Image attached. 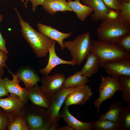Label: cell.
I'll return each instance as SVG.
<instances>
[{
    "mask_svg": "<svg viewBox=\"0 0 130 130\" xmlns=\"http://www.w3.org/2000/svg\"><path fill=\"white\" fill-rule=\"evenodd\" d=\"M21 27L22 35L32 50L37 56H46L49 52V48L55 42L42 32L34 29L28 22L25 21L16 8H14Z\"/></svg>",
    "mask_w": 130,
    "mask_h": 130,
    "instance_id": "1",
    "label": "cell"
},
{
    "mask_svg": "<svg viewBox=\"0 0 130 130\" xmlns=\"http://www.w3.org/2000/svg\"><path fill=\"white\" fill-rule=\"evenodd\" d=\"M98 38L102 41L117 44L124 35L130 33V26L117 18L107 17L97 29Z\"/></svg>",
    "mask_w": 130,
    "mask_h": 130,
    "instance_id": "2",
    "label": "cell"
},
{
    "mask_svg": "<svg viewBox=\"0 0 130 130\" xmlns=\"http://www.w3.org/2000/svg\"><path fill=\"white\" fill-rule=\"evenodd\" d=\"M90 52L99 58L100 67L104 64L122 58H130V53L116 43H108L100 40H92Z\"/></svg>",
    "mask_w": 130,
    "mask_h": 130,
    "instance_id": "3",
    "label": "cell"
},
{
    "mask_svg": "<svg viewBox=\"0 0 130 130\" xmlns=\"http://www.w3.org/2000/svg\"><path fill=\"white\" fill-rule=\"evenodd\" d=\"M23 116L29 130H49L52 122L46 109L31 104L26 105Z\"/></svg>",
    "mask_w": 130,
    "mask_h": 130,
    "instance_id": "4",
    "label": "cell"
},
{
    "mask_svg": "<svg viewBox=\"0 0 130 130\" xmlns=\"http://www.w3.org/2000/svg\"><path fill=\"white\" fill-rule=\"evenodd\" d=\"M64 44L65 48L69 51L72 60L78 65L84 60L92 46L90 34L88 32L78 35L73 41L64 42Z\"/></svg>",
    "mask_w": 130,
    "mask_h": 130,
    "instance_id": "5",
    "label": "cell"
},
{
    "mask_svg": "<svg viewBox=\"0 0 130 130\" xmlns=\"http://www.w3.org/2000/svg\"><path fill=\"white\" fill-rule=\"evenodd\" d=\"M101 82L99 85V97L94 102L95 108L99 112L100 106L103 102L111 98L115 92L120 91L119 78L109 76H104L101 75Z\"/></svg>",
    "mask_w": 130,
    "mask_h": 130,
    "instance_id": "6",
    "label": "cell"
},
{
    "mask_svg": "<svg viewBox=\"0 0 130 130\" xmlns=\"http://www.w3.org/2000/svg\"><path fill=\"white\" fill-rule=\"evenodd\" d=\"M93 92L91 88L85 84L74 87L66 96L64 102L65 106L82 105L90 99Z\"/></svg>",
    "mask_w": 130,
    "mask_h": 130,
    "instance_id": "7",
    "label": "cell"
},
{
    "mask_svg": "<svg viewBox=\"0 0 130 130\" xmlns=\"http://www.w3.org/2000/svg\"><path fill=\"white\" fill-rule=\"evenodd\" d=\"M26 105L17 95L10 93L7 97L0 98V107L13 117L23 116Z\"/></svg>",
    "mask_w": 130,
    "mask_h": 130,
    "instance_id": "8",
    "label": "cell"
},
{
    "mask_svg": "<svg viewBox=\"0 0 130 130\" xmlns=\"http://www.w3.org/2000/svg\"><path fill=\"white\" fill-rule=\"evenodd\" d=\"M102 68L108 76L118 78L123 75L130 77V58H122L105 63Z\"/></svg>",
    "mask_w": 130,
    "mask_h": 130,
    "instance_id": "9",
    "label": "cell"
},
{
    "mask_svg": "<svg viewBox=\"0 0 130 130\" xmlns=\"http://www.w3.org/2000/svg\"><path fill=\"white\" fill-rule=\"evenodd\" d=\"M65 79V75L56 73L52 76L43 75L41 79L42 85L41 87L46 94L51 98L62 87Z\"/></svg>",
    "mask_w": 130,
    "mask_h": 130,
    "instance_id": "10",
    "label": "cell"
},
{
    "mask_svg": "<svg viewBox=\"0 0 130 130\" xmlns=\"http://www.w3.org/2000/svg\"><path fill=\"white\" fill-rule=\"evenodd\" d=\"M74 87L66 88L63 86L59 91L50 98L51 104L46 110L51 116L52 122L56 119L61 118L60 115V109L66 96Z\"/></svg>",
    "mask_w": 130,
    "mask_h": 130,
    "instance_id": "11",
    "label": "cell"
},
{
    "mask_svg": "<svg viewBox=\"0 0 130 130\" xmlns=\"http://www.w3.org/2000/svg\"><path fill=\"white\" fill-rule=\"evenodd\" d=\"M8 72L12 75L13 79L11 80L8 78L4 79V85L6 90L8 92L17 95L26 105L28 104L29 99L27 90L20 85V80L9 69Z\"/></svg>",
    "mask_w": 130,
    "mask_h": 130,
    "instance_id": "12",
    "label": "cell"
},
{
    "mask_svg": "<svg viewBox=\"0 0 130 130\" xmlns=\"http://www.w3.org/2000/svg\"><path fill=\"white\" fill-rule=\"evenodd\" d=\"M27 90L29 100L31 104L46 109L49 107L51 104V98L37 84Z\"/></svg>",
    "mask_w": 130,
    "mask_h": 130,
    "instance_id": "13",
    "label": "cell"
},
{
    "mask_svg": "<svg viewBox=\"0 0 130 130\" xmlns=\"http://www.w3.org/2000/svg\"><path fill=\"white\" fill-rule=\"evenodd\" d=\"M37 25L39 32L58 42L62 50L64 51L65 48L64 40L71 36L73 31L68 33L62 32L50 26H48L40 22Z\"/></svg>",
    "mask_w": 130,
    "mask_h": 130,
    "instance_id": "14",
    "label": "cell"
},
{
    "mask_svg": "<svg viewBox=\"0 0 130 130\" xmlns=\"http://www.w3.org/2000/svg\"><path fill=\"white\" fill-rule=\"evenodd\" d=\"M83 4L93 9L94 12L91 15V20L95 21H102L107 17L109 9L102 0H80Z\"/></svg>",
    "mask_w": 130,
    "mask_h": 130,
    "instance_id": "15",
    "label": "cell"
},
{
    "mask_svg": "<svg viewBox=\"0 0 130 130\" xmlns=\"http://www.w3.org/2000/svg\"><path fill=\"white\" fill-rule=\"evenodd\" d=\"M62 118L67 124L75 130H92L93 128L92 121L83 122L77 119L70 112L68 106H65L60 112Z\"/></svg>",
    "mask_w": 130,
    "mask_h": 130,
    "instance_id": "16",
    "label": "cell"
},
{
    "mask_svg": "<svg viewBox=\"0 0 130 130\" xmlns=\"http://www.w3.org/2000/svg\"><path fill=\"white\" fill-rule=\"evenodd\" d=\"M56 42H55L49 48V58L46 66L43 68L40 69L39 72L43 75H48L52 69L56 66L61 64L69 65L74 66L76 65L72 60L66 61L59 57L57 55L55 50Z\"/></svg>",
    "mask_w": 130,
    "mask_h": 130,
    "instance_id": "17",
    "label": "cell"
},
{
    "mask_svg": "<svg viewBox=\"0 0 130 130\" xmlns=\"http://www.w3.org/2000/svg\"><path fill=\"white\" fill-rule=\"evenodd\" d=\"M24 83L26 89L33 87L40 81V78L33 69L28 67L20 69L15 74Z\"/></svg>",
    "mask_w": 130,
    "mask_h": 130,
    "instance_id": "18",
    "label": "cell"
},
{
    "mask_svg": "<svg viewBox=\"0 0 130 130\" xmlns=\"http://www.w3.org/2000/svg\"><path fill=\"white\" fill-rule=\"evenodd\" d=\"M42 6L44 10L51 15L57 12L72 11L66 0H44Z\"/></svg>",
    "mask_w": 130,
    "mask_h": 130,
    "instance_id": "19",
    "label": "cell"
},
{
    "mask_svg": "<svg viewBox=\"0 0 130 130\" xmlns=\"http://www.w3.org/2000/svg\"><path fill=\"white\" fill-rule=\"evenodd\" d=\"M86 62L80 71L81 74L87 77L96 73L100 67V63L98 56L90 52L87 55Z\"/></svg>",
    "mask_w": 130,
    "mask_h": 130,
    "instance_id": "20",
    "label": "cell"
},
{
    "mask_svg": "<svg viewBox=\"0 0 130 130\" xmlns=\"http://www.w3.org/2000/svg\"><path fill=\"white\" fill-rule=\"evenodd\" d=\"M68 2L72 11L75 13L77 18L81 21L85 20L88 16L91 15L94 12L93 9L81 3L80 0L73 1L69 0Z\"/></svg>",
    "mask_w": 130,
    "mask_h": 130,
    "instance_id": "21",
    "label": "cell"
},
{
    "mask_svg": "<svg viewBox=\"0 0 130 130\" xmlns=\"http://www.w3.org/2000/svg\"><path fill=\"white\" fill-rule=\"evenodd\" d=\"M89 81L88 77L82 75L78 71L65 78L63 86L66 88L76 87L85 85Z\"/></svg>",
    "mask_w": 130,
    "mask_h": 130,
    "instance_id": "22",
    "label": "cell"
},
{
    "mask_svg": "<svg viewBox=\"0 0 130 130\" xmlns=\"http://www.w3.org/2000/svg\"><path fill=\"white\" fill-rule=\"evenodd\" d=\"M122 108L121 102H113L110 105L109 109L105 113L99 116L98 120L106 119L117 122Z\"/></svg>",
    "mask_w": 130,
    "mask_h": 130,
    "instance_id": "23",
    "label": "cell"
},
{
    "mask_svg": "<svg viewBox=\"0 0 130 130\" xmlns=\"http://www.w3.org/2000/svg\"><path fill=\"white\" fill-rule=\"evenodd\" d=\"M117 122L118 130H130V104L123 107Z\"/></svg>",
    "mask_w": 130,
    "mask_h": 130,
    "instance_id": "24",
    "label": "cell"
},
{
    "mask_svg": "<svg viewBox=\"0 0 130 130\" xmlns=\"http://www.w3.org/2000/svg\"><path fill=\"white\" fill-rule=\"evenodd\" d=\"M122 93V98L125 102L130 104V77L121 76L119 78Z\"/></svg>",
    "mask_w": 130,
    "mask_h": 130,
    "instance_id": "25",
    "label": "cell"
},
{
    "mask_svg": "<svg viewBox=\"0 0 130 130\" xmlns=\"http://www.w3.org/2000/svg\"><path fill=\"white\" fill-rule=\"evenodd\" d=\"M117 12V18L130 26V2H126L123 0Z\"/></svg>",
    "mask_w": 130,
    "mask_h": 130,
    "instance_id": "26",
    "label": "cell"
},
{
    "mask_svg": "<svg viewBox=\"0 0 130 130\" xmlns=\"http://www.w3.org/2000/svg\"><path fill=\"white\" fill-rule=\"evenodd\" d=\"M92 124L94 130H118L117 122L106 119L93 121Z\"/></svg>",
    "mask_w": 130,
    "mask_h": 130,
    "instance_id": "27",
    "label": "cell"
},
{
    "mask_svg": "<svg viewBox=\"0 0 130 130\" xmlns=\"http://www.w3.org/2000/svg\"><path fill=\"white\" fill-rule=\"evenodd\" d=\"M6 130H29L23 116L13 117L8 125Z\"/></svg>",
    "mask_w": 130,
    "mask_h": 130,
    "instance_id": "28",
    "label": "cell"
},
{
    "mask_svg": "<svg viewBox=\"0 0 130 130\" xmlns=\"http://www.w3.org/2000/svg\"><path fill=\"white\" fill-rule=\"evenodd\" d=\"M13 117L0 107V130H6L8 125Z\"/></svg>",
    "mask_w": 130,
    "mask_h": 130,
    "instance_id": "29",
    "label": "cell"
},
{
    "mask_svg": "<svg viewBox=\"0 0 130 130\" xmlns=\"http://www.w3.org/2000/svg\"><path fill=\"white\" fill-rule=\"evenodd\" d=\"M117 44L123 48L127 51L130 52V33L123 36L119 40Z\"/></svg>",
    "mask_w": 130,
    "mask_h": 130,
    "instance_id": "30",
    "label": "cell"
},
{
    "mask_svg": "<svg viewBox=\"0 0 130 130\" xmlns=\"http://www.w3.org/2000/svg\"><path fill=\"white\" fill-rule=\"evenodd\" d=\"M109 9L118 11L122 0H102Z\"/></svg>",
    "mask_w": 130,
    "mask_h": 130,
    "instance_id": "31",
    "label": "cell"
},
{
    "mask_svg": "<svg viewBox=\"0 0 130 130\" xmlns=\"http://www.w3.org/2000/svg\"><path fill=\"white\" fill-rule=\"evenodd\" d=\"M7 54L4 51L0 50V74L3 77L5 74L3 68L6 67L8 69L6 64L8 58Z\"/></svg>",
    "mask_w": 130,
    "mask_h": 130,
    "instance_id": "32",
    "label": "cell"
},
{
    "mask_svg": "<svg viewBox=\"0 0 130 130\" xmlns=\"http://www.w3.org/2000/svg\"><path fill=\"white\" fill-rule=\"evenodd\" d=\"M3 19V16L2 14H0V25L1 21ZM0 50L2 51L7 54L9 53L6 46V41L3 38L0 32Z\"/></svg>",
    "mask_w": 130,
    "mask_h": 130,
    "instance_id": "33",
    "label": "cell"
},
{
    "mask_svg": "<svg viewBox=\"0 0 130 130\" xmlns=\"http://www.w3.org/2000/svg\"><path fill=\"white\" fill-rule=\"evenodd\" d=\"M25 1L24 5L26 8L27 7L28 1H30L31 2L32 6V10L34 12L36 11V8L38 6L40 5H42L44 1V0H25Z\"/></svg>",
    "mask_w": 130,
    "mask_h": 130,
    "instance_id": "34",
    "label": "cell"
},
{
    "mask_svg": "<svg viewBox=\"0 0 130 130\" xmlns=\"http://www.w3.org/2000/svg\"><path fill=\"white\" fill-rule=\"evenodd\" d=\"M2 76L0 74V98L9 95L4 85V79H3Z\"/></svg>",
    "mask_w": 130,
    "mask_h": 130,
    "instance_id": "35",
    "label": "cell"
},
{
    "mask_svg": "<svg viewBox=\"0 0 130 130\" xmlns=\"http://www.w3.org/2000/svg\"><path fill=\"white\" fill-rule=\"evenodd\" d=\"M60 119H56L52 121L51 125L49 130H57L59 126V122Z\"/></svg>",
    "mask_w": 130,
    "mask_h": 130,
    "instance_id": "36",
    "label": "cell"
},
{
    "mask_svg": "<svg viewBox=\"0 0 130 130\" xmlns=\"http://www.w3.org/2000/svg\"><path fill=\"white\" fill-rule=\"evenodd\" d=\"M117 15V12L113 9H110L107 15L108 17L116 18Z\"/></svg>",
    "mask_w": 130,
    "mask_h": 130,
    "instance_id": "37",
    "label": "cell"
},
{
    "mask_svg": "<svg viewBox=\"0 0 130 130\" xmlns=\"http://www.w3.org/2000/svg\"><path fill=\"white\" fill-rule=\"evenodd\" d=\"M57 130H75L73 128L67 125L64 126L59 127Z\"/></svg>",
    "mask_w": 130,
    "mask_h": 130,
    "instance_id": "38",
    "label": "cell"
},
{
    "mask_svg": "<svg viewBox=\"0 0 130 130\" xmlns=\"http://www.w3.org/2000/svg\"><path fill=\"white\" fill-rule=\"evenodd\" d=\"M123 1L126 2H130V0H122Z\"/></svg>",
    "mask_w": 130,
    "mask_h": 130,
    "instance_id": "39",
    "label": "cell"
},
{
    "mask_svg": "<svg viewBox=\"0 0 130 130\" xmlns=\"http://www.w3.org/2000/svg\"><path fill=\"white\" fill-rule=\"evenodd\" d=\"M21 0L22 2L24 3L25 2V0Z\"/></svg>",
    "mask_w": 130,
    "mask_h": 130,
    "instance_id": "40",
    "label": "cell"
},
{
    "mask_svg": "<svg viewBox=\"0 0 130 130\" xmlns=\"http://www.w3.org/2000/svg\"><path fill=\"white\" fill-rule=\"evenodd\" d=\"M66 0V1H68V0Z\"/></svg>",
    "mask_w": 130,
    "mask_h": 130,
    "instance_id": "41",
    "label": "cell"
}]
</instances>
